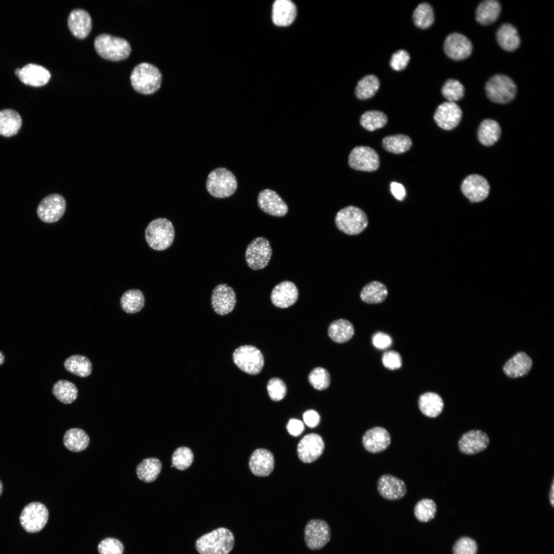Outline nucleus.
<instances>
[{"instance_id": "f257e3e1", "label": "nucleus", "mask_w": 554, "mask_h": 554, "mask_svg": "<svg viewBox=\"0 0 554 554\" xmlns=\"http://www.w3.org/2000/svg\"><path fill=\"white\" fill-rule=\"evenodd\" d=\"M234 545L233 533L226 528L220 527L200 537L195 546L200 554H228Z\"/></svg>"}, {"instance_id": "f03ea898", "label": "nucleus", "mask_w": 554, "mask_h": 554, "mask_svg": "<svg viewBox=\"0 0 554 554\" xmlns=\"http://www.w3.org/2000/svg\"><path fill=\"white\" fill-rule=\"evenodd\" d=\"M130 81L136 92L145 95L152 94L160 88L162 75L156 66L150 63H142L132 70Z\"/></svg>"}, {"instance_id": "7ed1b4c3", "label": "nucleus", "mask_w": 554, "mask_h": 554, "mask_svg": "<svg viewBox=\"0 0 554 554\" xmlns=\"http://www.w3.org/2000/svg\"><path fill=\"white\" fill-rule=\"evenodd\" d=\"M175 236L174 226L169 220L160 217L152 220L147 226L145 236L149 246L162 251L172 245Z\"/></svg>"}, {"instance_id": "20e7f679", "label": "nucleus", "mask_w": 554, "mask_h": 554, "mask_svg": "<svg viewBox=\"0 0 554 554\" xmlns=\"http://www.w3.org/2000/svg\"><path fill=\"white\" fill-rule=\"evenodd\" d=\"M94 45L101 57L111 61L125 60L131 52L130 45L127 40L108 34L97 35L94 39Z\"/></svg>"}, {"instance_id": "39448f33", "label": "nucleus", "mask_w": 554, "mask_h": 554, "mask_svg": "<svg viewBox=\"0 0 554 554\" xmlns=\"http://www.w3.org/2000/svg\"><path fill=\"white\" fill-rule=\"evenodd\" d=\"M206 187L213 197L225 198L235 193L238 188V182L231 171L224 167H219L209 174Z\"/></svg>"}, {"instance_id": "423d86ee", "label": "nucleus", "mask_w": 554, "mask_h": 554, "mask_svg": "<svg viewBox=\"0 0 554 554\" xmlns=\"http://www.w3.org/2000/svg\"><path fill=\"white\" fill-rule=\"evenodd\" d=\"M335 223L341 231L353 235L360 234L367 227L368 220L363 210L353 206H348L338 212Z\"/></svg>"}, {"instance_id": "0eeeda50", "label": "nucleus", "mask_w": 554, "mask_h": 554, "mask_svg": "<svg viewBox=\"0 0 554 554\" xmlns=\"http://www.w3.org/2000/svg\"><path fill=\"white\" fill-rule=\"evenodd\" d=\"M485 91L488 97L491 101L499 104H506L515 98L517 93V87L509 77L503 74H497L487 81L485 85Z\"/></svg>"}, {"instance_id": "6e6552de", "label": "nucleus", "mask_w": 554, "mask_h": 554, "mask_svg": "<svg viewBox=\"0 0 554 554\" xmlns=\"http://www.w3.org/2000/svg\"><path fill=\"white\" fill-rule=\"evenodd\" d=\"M233 360L238 368L251 375L259 374L264 364L261 351L256 347L250 345L236 348L233 353Z\"/></svg>"}, {"instance_id": "1a4fd4ad", "label": "nucleus", "mask_w": 554, "mask_h": 554, "mask_svg": "<svg viewBox=\"0 0 554 554\" xmlns=\"http://www.w3.org/2000/svg\"><path fill=\"white\" fill-rule=\"evenodd\" d=\"M49 519V511L46 506L39 502L28 504L23 508L19 516V522L27 532L36 533L46 525Z\"/></svg>"}, {"instance_id": "9d476101", "label": "nucleus", "mask_w": 554, "mask_h": 554, "mask_svg": "<svg viewBox=\"0 0 554 554\" xmlns=\"http://www.w3.org/2000/svg\"><path fill=\"white\" fill-rule=\"evenodd\" d=\"M272 248L269 241L263 237L254 239L248 244L245 252L247 265L253 270L265 268L272 255Z\"/></svg>"}, {"instance_id": "9b49d317", "label": "nucleus", "mask_w": 554, "mask_h": 554, "mask_svg": "<svg viewBox=\"0 0 554 554\" xmlns=\"http://www.w3.org/2000/svg\"><path fill=\"white\" fill-rule=\"evenodd\" d=\"M331 529L326 521L312 519L306 523L304 531L307 547L312 550L323 548L330 541Z\"/></svg>"}, {"instance_id": "f8f14e48", "label": "nucleus", "mask_w": 554, "mask_h": 554, "mask_svg": "<svg viewBox=\"0 0 554 554\" xmlns=\"http://www.w3.org/2000/svg\"><path fill=\"white\" fill-rule=\"evenodd\" d=\"M66 201L62 195L50 194L42 199L37 207V214L39 219L47 223L58 221L65 213Z\"/></svg>"}, {"instance_id": "ddd939ff", "label": "nucleus", "mask_w": 554, "mask_h": 554, "mask_svg": "<svg viewBox=\"0 0 554 554\" xmlns=\"http://www.w3.org/2000/svg\"><path fill=\"white\" fill-rule=\"evenodd\" d=\"M348 164L353 169L372 172L378 169L380 159L373 149L364 146H357L350 153Z\"/></svg>"}, {"instance_id": "4468645a", "label": "nucleus", "mask_w": 554, "mask_h": 554, "mask_svg": "<svg viewBox=\"0 0 554 554\" xmlns=\"http://www.w3.org/2000/svg\"><path fill=\"white\" fill-rule=\"evenodd\" d=\"M236 302L235 293L233 288L226 284H220L213 289L211 304L214 311L221 315L230 313Z\"/></svg>"}, {"instance_id": "2eb2a0df", "label": "nucleus", "mask_w": 554, "mask_h": 554, "mask_svg": "<svg viewBox=\"0 0 554 554\" xmlns=\"http://www.w3.org/2000/svg\"><path fill=\"white\" fill-rule=\"evenodd\" d=\"M487 434L479 429L468 431L462 434L458 441L460 451L466 455H473L486 449L489 444Z\"/></svg>"}, {"instance_id": "dca6fc26", "label": "nucleus", "mask_w": 554, "mask_h": 554, "mask_svg": "<svg viewBox=\"0 0 554 554\" xmlns=\"http://www.w3.org/2000/svg\"><path fill=\"white\" fill-rule=\"evenodd\" d=\"M325 444L322 437L314 433L305 436L297 446V453L301 461L311 463L323 453Z\"/></svg>"}, {"instance_id": "f3484780", "label": "nucleus", "mask_w": 554, "mask_h": 554, "mask_svg": "<svg viewBox=\"0 0 554 554\" xmlns=\"http://www.w3.org/2000/svg\"><path fill=\"white\" fill-rule=\"evenodd\" d=\"M489 189L487 181L478 174L468 175L461 184L463 194L471 203L480 202L485 200L488 195Z\"/></svg>"}, {"instance_id": "a211bd4d", "label": "nucleus", "mask_w": 554, "mask_h": 554, "mask_svg": "<svg viewBox=\"0 0 554 554\" xmlns=\"http://www.w3.org/2000/svg\"><path fill=\"white\" fill-rule=\"evenodd\" d=\"M472 49L471 42L464 35L453 33L448 35L444 43L445 54L450 58L463 60L467 58Z\"/></svg>"}, {"instance_id": "6ab92c4d", "label": "nucleus", "mask_w": 554, "mask_h": 554, "mask_svg": "<svg viewBox=\"0 0 554 554\" xmlns=\"http://www.w3.org/2000/svg\"><path fill=\"white\" fill-rule=\"evenodd\" d=\"M462 112L454 102H446L437 108L433 118L437 124L446 130L454 128L460 123Z\"/></svg>"}, {"instance_id": "aec40b11", "label": "nucleus", "mask_w": 554, "mask_h": 554, "mask_svg": "<svg viewBox=\"0 0 554 554\" xmlns=\"http://www.w3.org/2000/svg\"><path fill=\"white\" fill-rule=\"evenodd\" d=\"M377 489L383 498L391 501L401 499L407 492L405 482L400 478L389 474L380 477L377 483Z\"/></svg>"}, {"instance_id": "412c9836", "label": "nucleus", "mask_w": 554, "mask_h": 554, "mask_svg": "<svg viewBox=\"0 0 554 554\" xmlns=\"http://www.w3.org/2000/svg\"><path fill=\"white\" fill-rule=\"evenodd\" d=\"M391 443L389 432L381 426H375L367 430L362 437V444L368 452L372 453L381 452Z\"/></svg>"}, {"instance_id": "4be33fe9", "label": "nucleus", "mask_w": 554, "mask_h": 554, "mask_svg": "<svg viewBox=\"0 0 554 554\" xmlns=\"http://www.w3.org/2000/svg\"><path fill=\"white\" fill-rule=\"evenodd\" d=\"M260 208L265 213L275 216H283L288 212L285 202L275 191L266 189L261 191L258 197Z\"/></svg>"}, {"instance_id": "5701e85b", "label": "nucleus", "mask_w": 554, "mask_h": 554, "mask_svg": "<svg viewBox=\"0 0 554 554\" xmlns=\"http://www.w3.org/2000/svg\"><path fill=\"white\" fill-rule=\"evenodd\" d=\"M299 296L298 289L290 281H285L277 284L272 289L270 299L276 307L286 308L293 305Z\"/></svg>"}, {"instance_id": "b1692460", "label": "nucleus", "mask_w": 554, "mask_h": 554, "mask_svg": "<svg viewBox=\"0 0 554 554\" xmlns=\"http://www.w3.org/2000/svg\"><path fill=\"white\" fill-rule=\"evenodd\" d=\"M15 73L23 83L34 87L45 85L51 77L47 69L34 64H28L22 69L17 68Z\"/></svg>"}, {"instance_id": "393cba45", "label": "nucleus", "mask_w": 554, "mask_h": 554, "mask_svg": "<svg viewBox=\"0 0 554 554\" xmlns=\"http://www.w3.org/2000/svg\"><path fill=\"white\" fill-rule=\"evenodd\" d=\"M274 460L272 453L267 449L259 448L251 454L249 466L251 472L259 477L270 474L274 468Z\"/></svg>"}, {"instance_id": "a878e982", "label": "nucleus", "mask_w": 554, "mask_h": 554, "mask_svg": "<svg viewBox=\"0 0 554 554\" xmlns=\"http://www.w3.org/2000/svg\"><path fill=\"white\" fill-rule=\"evenodd\" d=\"M68 26L75 37L85 38L89 34L92 28L91 16L83 9H74L69 15Z\"/></svg>"}, {"instance_id": "bb28decb", "label": "nucleus", "mask_w": 554, "mask_h": 554, "mask_svg": "<svg viewBox=\"0 0 554 554\" xmlns=\"http://www.w3.org/2000/svg\"><path fill=\"white\" fill-rule=\"evenodd\" d=\"M296 8L289 0H276L272 9V20L274 25L280 27L290 25L295 18Z\"/></svg>"}, {"instance_id": "cd10ccee", "label": "nucleus", "mask_w": 554, "mask_h": 554, "mask_svg": "<svg viewBox=\"0 0 554 554\" xmlns=\"http://www.w3.org/2000/svg\"><path fill=\"white\" fill-rule=\"evenodd\" d=\"M532 365L530 358L525 352H520L511 358L504 365L503 371L508 377L516 378L527 374Z\"/></svg>"}, {"instance_id": "c85d7f7f", "label": "nucleus", "mask_w": 554, "mask_h": 554, "mask_svg": "<svg viewBox=\"0 0 554 554\" xmlns=\"http://www.w3.org/2000/svg\"><path fill=\"white\" fill-rule=\"evenodd\" d=\"M22 120L19 114L11 109L0 111V135L11 137L16 135L20 130Z\"/></svg>"}, {"instance_id": "c756f323", "label": "nucleus", "mask_w": 554, "mask_h": 554, "mask_svg": "<svg viewBox=\"0 0 554 554\" xmlns=\"http://www.w3.org/2000/svg\"><path fill=\"white\" fill-rule=\"evenodd\" d=\"M419 407L421 412L429 418H436L442 412L444 402L442 398L432 392H425L419 398Z\"/></svg>"}, {"instance_id": "7c9ffc66", "label": "nucleus", "mask_w": 554, "mask_h": 554, "mask_svg": "<svg viewBox=\"0 0 554 554\" xmlns=\"http://www.w3.org/2000/svg\"><path fill=\"white\" fill-rule=\"evenodd\" d=\"M496 37L500 47L507 51L517 49L520 45V39L516 28L510 24H504L498 29Z\"/></svg>"}, {"instance_id": "2f4dec72", "label": "nucleus", "mask_w": 554, "mask_h": 554, "mask_svg": "<svg viewBox=\"0 0 554 554\" xmlns=\"http://www.w3.org/2000/svg\"><path fill=\"white\" fill-rule=\"evenodd\" d=\"M501 10L500 4L497 1H483L477 7L476 12V20L481 25H490L498 18Z\"/></svg>"}, {"instance_id": "473e14b6", "label": "nucleus", "mask_w": 554, "mask_h": 554, "mask_svg": "<svg viewBox=\"0 0 554 554\" xmlns=\"http://www.w3.org/2000/svg\"><path fill=\"white\" fill-rule=\"evenodd\" d=\"M89 441V437L86 432L78 428L67 430L63 437L64 446L74 452H80L86 449Z\"/></svg>"}, {"instance_id": "72a5a7b5", "label": "nucleus", "mask_w": 554, "mask_h": 554, "mask_svg": "<svg viewBox=\"0 0 554 554\" xmlns=\"http://www.w3.org/2000/svg\"><path fill=\"white\" fill-rule=\"evenodd\" d=\"M354 329L353 325L349 321L340 319L332 322L328 329L330 339L338 343L348 341L353 337Z\"/></svg>"}, {"instance_id": "f704fd0d", "label": "nucleus", "mask_w": 554, "mask_h": 554, "mask_svg": "<svg viewBox=\"0 0 554 554\" xmlns=\"http://www.w3.org/2000/svg\"><path fill=\"white\" fill-rule=\"evenodd\" d=\"M162 468L160 460L156 458H149L142 460L136 467L138 478L146 483L156 480Z\"/></svg>"}, {"instance_id": "c9c22d12", "label": "nucleus", "mask_w": 554, "mask_h": 554, "mask_svg": "<svg viewBox=\"0 0 554 554\" xmlns=\"http://www.w3.org/2000/svg\"><path fill=\"white\" fill-rule=\"evenodd\" d=\"M388 295V290L382 283L373 281L368 283L362 289L360 298L365 303L378 304L383 302Z\"/></svg>"}, {"instance_id": "e433bc0d", "label": "nucleus", "mask_w": 554, "mask_h": 554, "mask_svg": "<svg viewBox=\"0 0 554 554\" xmlns=\"http://www.w3.org/2000/svg\"><path fill=\"white\" fill-rule=\"evenodd\" d=\"M64 367L70 373L80 377L89 376L92 371V364L86 357L75 354L68 357L64 362Z\"/></svg>"}, {"instance_id": "4c0bfd02", "label": "nucleus", "mask_w": 554, "mask_h": 554, "mask_svg": "<svg viewBox=\"0 0 554 554\" xmlns=\"http://www.w3.org/2000/svg\"><path fill=\"white\" fill-rule=\"evenodd\" d=\"M501 130L499 124L494 120L486 119L480 124L478 132V139L483 145L490 146L493 145L499 138Z\"/></svg>"}, {"instance_id": "58836bf2", "label": "nucleus", "mask_w": 554, "mask_h": 554, "mask_svg": "<svg viewBox=\"0 0 554 554\" xmlns=\"http://www.w3.org/2000/svg\"><path fill=\"white\" fill-rule=\"evenodd\" d=\"M120 304L122 309L128 313H135L144 306L145 298L142 292L138 289H130L122 295Z\"/></svg>"}, {"instance_id": "ea45409f", "label": "nucleus", "mask_w": 554, "mask_h": 554, "mask_svg": "<svg viewBox=\"0 0 554 554\" xmlns=\"http://www.w3.org/2000/svg\"><path fill=\"white\" fill-rule=\"evenodd\" d=\"M52 393L62 403L70 404L77 398L78 390L74 383L67 380H60L54 384Z\"/></svg>"}, {"instance_id": "a19ab883", "label": "nucleus", "mask_w": 554, "mask_h": 554, "mask_svg": "<svg viewBox=\"0 0 554 554\" xmlns=\"http://www.w3.org/2000/svg\"><path fill=\"white\" fill-rule=\"evenodd\" d=\"M412 141L410 138L404 134H395L385 137L382 140V146L387 151L400 154L407 151L411 147Z\"/></svg>"}, {"instance_id": "79ce46f5", "label": "nucleus", "mask_w": 554, "mask_h": 554, "mask_svg": "<svg viewBox=\"0 0 554 554\" xmlns=\"http://www.w3.org/2000/svg\"><path fill=\"white\" fill-rule=\"evenodd\" d=\"M380 81L374 75H367L361 78L355 88V94L360 100H366L372 97L378 91Z\"/></svg>"}, {"instance_id": "37998d69", "label": "nucleus", "mask_w": 554, "mask_h": 554, "mask_svg": "<svg viewBox=\"0 0 554 554\" xmlns=\"http://www.w3.org/2000/svg\"><path fill=\"white\" fill-rule=\"evenodd\" d=\"M413 511L415 517L419 521L426 523L435 517L437 506L432 499H422L416 504Z\"/></svg>"}, {"instance_id": "c03bdc74", "label": "nucleus", "mask_w": 554, "mask_h": 554, "mask_svg": "<svg viewBox=\"0 0 554 554\" xmlns=\"http://www.w3.org/2000/svg\"><path fill=\"white\" fill-rule=\"evenodd\" d=\"M387 115L378 110L367 111L360 118V124L367 130L372 131L383 127L387 123Z\"/></svg>"}, {"instance_id": "a18cd8bd", "label": "nucleus", "mask_w": 554, "mask_h": 554, "mask_svg": "<svg viewBox=\"0 0 554 554\" xmlns=\"http://www.w3.org/2000/svg\"><path fill=\"white\" fill-rule=\"evenodd\" d=\"M414 25L421 29L429 27L434 21V13L432 7L428 3L419 4L414 10L412 15Z\"/></svg>"}, {"instance_id": "49530a36", "label": "nucleus", "mask_w": 554, "mask_h": 554, "mask_svg": "<svg viewBox=\"0 0 554 554\" xmlns=\"http://www.w3.org/2000/svg\"><path fill=\"white\" fill-rule=\"evenodd\" d=\"M193 460V454L192 450L186 446L177 448L173 453L171 458L173 467L181 470L189 468L192 464Z\"/></svg>"}, {"instance_id": "de8ad7c7", "label": "nucleus", "mask_w": 554, "mask_h": 554, "mask_svg": "<svg viewBox=\"0 0 554 554\" xmlns=\"http://www.w3.org/2000/svg\"><path fill=\"white\" fill-rule=\"evenodd\" d=\"M308 380L314 388L322 390L329 386L331 378L329 373L326 369L318 367L314 368L310 372Z\"/></svg>"}, {"instance_id": "09e8293b", "label": "nucleus", "mask_w": 554, "mask_h": 554, "mask_svg": "<svg viewBox=\"0 0 554 554\" xmlns=\"http://www.w3.org/2000/svg\"><path fill=\"white\" fill-rule=\"evenodd\" d=\"M441 92L443 96L449 102H454L463 97L464 88L459 81L449 79L443 85Z\"/></svg>"}, {"instance_id": "8fccbe9b", "label": "nucleus", "mask_w": 554, "mask_h": 554, "mask_svg": "<svg viewBox=\"0 0 554 554\" xmlns=\"http://www.w3.org/2000/svg\"><path fill=\"white\" fill-rule=\"evenodd\" d=\"M478 551L477 542L467 536L458 539L452 547L453 554H477Z\"/></svg>"}, {"instance_id": "3c124183", "label": "nucleus", "mask_w": 554, "mask_h": 554, "mask_svg": "<svg viewBox=\"0 0 554 554\" xmlns=\"http://www.w3.org/2000/svg\"><path fill=\"white\" fill-rule=\"evenodd\" d=\"M97 549L99 554H123L124 546L119 540L108 537L100 542Z\"/></svg>"}, {"instance_id": "603ef678", "label": "nucleus", "mask_w": 554, "mask_h": 554, "mask_svg": "<svg viewBox=\"0 0 554 554\" xmlns=\"http://www.w3.org/2000/svg\"><path fill=\"white\" fill-rule=\"evenodd\" d=\"M267 391L270 398L274 401L283 399L287 392L285 383L279 378L270 379L267 384Z\"/></svg>"}, {"instance_id": "864d4df0", "label": "nucleus", "mask_w": 554, "mask_h": 554, "mask_svg": "<svg viewBox=\"0 0 554 554\" xmlns=\"http://www.w3.org/2000/svg\"><path fill=\"white\" fill-rule=\"evenodd\" d=\"M410 60V55L404 50H399L394 53L390 61L391 67L395 71H401L407 66Z\"/></svg>"}, {"instance_id": "5fc2aeb1", "label": "nucleus", "mask_w": 554, "mask_h": 554, "mask_svg": "<svg viewBox=\"0 0 554 554\" xmlns=\"http://www.w3.org/2000/svg\"><path fill=\"white\" fill-rule=\"evenodd\" d=\"M402 361L399 353L394 350L386 351L382 356L384 366L390 370L399 369L402 366Z\"/></svg>"}, {"instance_id": "6e6d98bb", "label": "nucleus", "mask_w": 554, "mask_h": 554, "mask_svg": "<svg viewBox=\"0 0 554 554\" xmlns=\"http://www.w3.org/2000/svg\"><path fill=\"white\" fill-rule=\"evenodd\" d=\"M372 343L375 347L380 349H385L389 347L392 343L391 337L383 332H378L372 337Z\"/></svg>"}, {"instance_id": "4d7b16f0", "label": "nucleus", "mask_w": 554, "mask_h": 554, "mask_svg": "<svg viewBox=\"0 0 554 554\" xmlns=\"http://www.w3.org/2000/svg\"><path fill=\"white\" fill-rule=\"evenodd\" d=\"M287 429L291 435L298 436L304 429L303 423L299 420L291 419L288 423Z\"/></svg>"}, {"instance_id": "13d9d810", "label": "nucleus", "mask_w": 554, "mask_h": 554, "mask_svg": "<svg viewBox=\"0 0 554 554\" xmlns=\"http://www.w3.org/2000/svg\"><path fill=\"white\" fill-rule=\"evenodd\" d=\"M304 423L309 427L316 426L320 422V417L319 413L314 410H308L303 414Z\"/></svg>"}, {"instance_id": "bf43d9fd", "label": "nucleus", "mask_w": 554, "mask_h": 554, "mask_svg": "<svg viewBox=\"0 0 554 554\" xmlns=\"http://www.w3.org/2000/svg\"><path fill=\"white\" fill-rule=\"evenodd\" d=\"M390 191L393 195L398 200L402 201L406 196L404 187L400 183L392 182L391 183Z\"/></svg>"}, {"instance_id": "052dcab7", "label": "nucleus", "mask_w": 554, "mask_h": 554, "mask_svg": "<svg viewBox=\"0 0 554 554\" xmlns=\"http://www.w3.org/2000/svg\"><path fill=\"white\" fill-rule=\"evenodd\" d=\"M554 481L552 480L550 491H549V501L552 507H554Z\"/></svg>"}, {"instance_id": "680f3d73", "label": "nucleus", "mask_w": 554, "mask_h": 554, "mask_svg": "<svg viewBox=\"0 0 554 554\" xmlns=\"http://www.w3.org/2000/svg\"><path fill=\"white\" fill-rule=\"evenodd\" d=\"M5 361V356L3 353L0 351V365L3 364Z\"/></svg>"}, {"instance_id": "e2e57ef3", "label": "nucleus", "mask_w": 554, "mask_h": 554, "mask_svg": "<svg viewBox=\"0 0 554 554\" xmlns=\"http://www.w3.org/2000/svg\"><path fill=\"white\" fill-rule=\"evenodd\" d=\"M2 492H3V484H2V483L1 481L0 480V496H1V494L2 493Z\"/></svg>"}, {"instance_id": "0e129e2a", "label": "nucleus", "mask_w": 554, "mask_h": 554, "mask_svg": "<svg viewBox=\"0 0 554 554\" xmlns=\"http://www.w3.org/2000/svg\"><path fill=\"white\" fill-rule=\"evenodd\" d=\"M171 467H173V466L172 465H171Z\"/></svg>"}]
</instances>
